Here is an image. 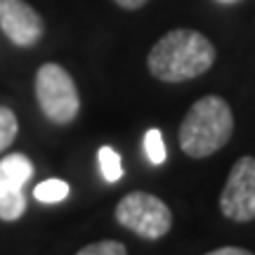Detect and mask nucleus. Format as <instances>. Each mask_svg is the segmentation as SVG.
Returning a JSON list of instances; mask_svg holds the SVG:
<instances>
[{
  "label": "nucleus",
  "instance_id": "1",
  "mask_svg": "<svg viewBox=\"0 0 255 255\" xmlns=\"http://www.w3.org/2000/svg\"><path fill=\"white\" fill-rule=\"evenodd\" d=\"M213 62L215 47L203 33L191 28H175L151 47L146 66L158 81L184 83L206 73Z\"/></svg>",
  "mask_w": 255,
  "mask_h": 255
},
{
  "label": "nucleus",
  "instance_id": "2",
  "mask_svg": "<svg viewBox=\"0 0 255 255\" xmlns=\"http://www.w3.org/2000/svg\"><path fill=\"white\" fill-rule=\"evenodd\" d=\"M234 132V116L229 104L218 95L194 102L180 126V146L191 158H206L220 151Z\"/></svg>",
  "mask_w": 255,
  "mask_h": 255
},
{
  "label": "nucleus",
  "instance_id": "3",
  "mask_svg": "<svg viewBox=\"0 0 255 255\" xmlns=\"http://www.w3.org/2000/svg\"><path fill=\"white\" fill-rule=\"evenodd\" d=\"M36 100L50 123L66 126L81 111L78 88L69 71L55 62L43 64L36 73Z\"/></svg>",
  "mask_w": 255,
  "mask_h": 255
},
{
  "label": "nucleus",
  "instance_id": "4",
  "mask_svg": "<svg viewBox=\"0 0 255 255\" xmlns=\"http://www.w3.org/2000/svg\"><path fill=\"white\" fill-rule=\"evenodd\" d=\"M116 222L130 229L132 234L149 241L165 237L173 227V213L163 201L146 194V191H130L116 206Z\"/></svg>",
  "mask_w": 255,
  "mask_h": 255
},
{
  "label": "nucleus",
  "instance_id": "5",
  "mask_svg": "<svg viewBox=\"0 0 255 255\" xmlns=\"http://www.w3.org/2000/svg\"><path fill=\"white\" fill-rule=\"evenodd\" d=\"M220 210L222 215L234 222H248L255 220V158L244 156L239 158L227 184L220 194Z\"/></svg>",
  "mask_w": 255,
  "mask_h": 255
},
{
  "label": "nucleus",
  "instance_id": "6",
  "mask_svg": "<svg viewBox=\"0 0 255 255\" xmlns=\"http://www.w3.org/2000/svg\"><path fill=\"white\" fill-rule=\"evenodd\" d=\"M33 177V163L24 154L0 158V220L14 222L26 213L24 187Z\"/></svg>",
  "mask_w": 255,
  "mask_h": 255
},
{
  "label": "nucleus",
  "instance_id": "7",
  "mask_svg": "<svg viewBox=\"0 0 255 255\" xmlns=\"http://www.w3.org/2000/svg\"><path fill=\"white\" fill-rule=\"evenodd\" d=\"M0 28L19 47H31L43 38V19L24 0H0Z\"/></svg>",
  "mask_w": 255,
  "mask_h": 255
},
{
  "label": "nucleus",
  "instance_id": "8",
  "mask_svg": "<svg viewBox=\"0 0 255 255\" xmlns=\"http://www.w3.org/2000/svg\"><path fill=\"white\" fill-rule=\"evenodd\" d=\"M97 161H100L102 177L107 182H119L121 177H123V163H121V156L116 149L102 146L100 151H97Z\"/></svg>",
  "mask_w": 255,
  "mask_h": 255
},
{
  "label": "nucleus",
  "instance_id": "9",
  "mask_svg": "<svg viewBox=\"0 0 255 255\" xmlns=\"http://www.w3.org/2000/svg\"><path fill=\"white\" fill-rule=\"evenodd\" d=\"M69 184L64 182V180H59V177H50V180H45V182H40L33 189V196H36L40 203H59V201H64L66 196H69Z\"/></svg>",
  "mask_w": 255,
  "mask_h": 255
},
{
  "label": "nucleus",
  "instance_id": "10",
  "mask_svg": "<svg viewBox=\"0 0 255 255\" xmlns=\"http://www.w3.org/2000/svg\"><path fill=\"white\" fill-rule=\"evenodd\" d=\"M17 132H19V121L14 116V111L7 109V107H0V154L14 142Z\"/></svg>",
  "mask_w": 255,
  "mask_h": 255
},
{
  "label": "nucleus",
  "instance_id": "11",
  "mask_svg": "<svg viewBox=\"0 0 255 255\" xmlns=\"http://www.w3.org/2000/svg\"><path fill=\"white\" fill-rule=\"evenodd\" d=\"M144 154L154 165H161L165 161V156H168L165 154V142H163V135H161V130H158V128L146 130V135H144Z\"/></svg>",
  "mask_w": 255,
  "mask_h": 255
},
{
  "label": "nucleus",
  "instance_id": "12",
  "mask_svg": "<svg viewBox=\"0 0 255 255\" xmlns=\"http://www.w3.org/2000/svg\"><path fill=\"white\" fill-rule=\"evenodd\" d=\"M76 255H128V248L121 241H97L81 248Z\"/></svg>",
  "mask_w": 255,
  "mask_h": 255
},
{
  "label": "nucleus",
  "instance_id": "13",
  "mask_svg": "<svg viewBox=\"0 0 255 255\" xmlns=\"http://www.w3.org/2000/svg\"><path fill=\"white\" fill-rule=\"evenodd\" d=\"M206 255H253L251 251H244V248H234V246H227V248H218V251H210Z\"/></svg>",
  "mask_w": 255,
  "mask_h": 255
},
{
  "label": "nucleus",
  "instance_id": "14",
  "mask_svg": "<svg viewBox=\"0 0 255 255\" xmlns=\"http://www.w3.org/2000/svg\"><path fill=\"white\" fill-rule=\"evenodd\" d=\"M114 2L123 9H139L142 5H146L149 0H114Z\"/></svg>",
  "mask_w": 255,
  "mask_h": 255
},
{
  "label": "nucleus",
  "instance_id": "15",
  "mask_svg": "<svg viewBox=\"0 0 255 255\" xmlns=\"http://www.w3.org/2000/svg\"><path fill=\"white\" fill-rule=\"evenodd\" d=\"M215 2H222V5H234V2H239V0H215Z\"/></svg>",
  "mask_w": 255,
  "mask_h": 255
}]
</instances>
